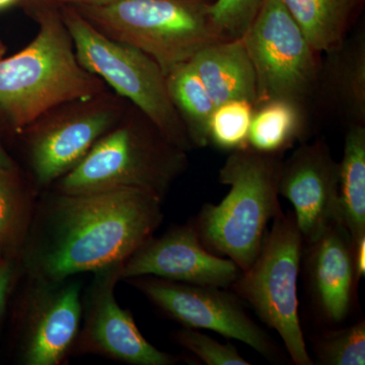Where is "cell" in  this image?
I'll list each match as a JSON object with an SVG mask.
<instances>
[{"instance_id": "28", "label": "cell", "mask_w": 365, "mask_h": 365, "mask_svg": "<svg viewBox=\"0 0 365 365\" xmlns=\"http://www.w3.org/2000/svg\"><path fill=\"white\" fill-rule=\"evenodd\" d=\"M353 248H354L355 273L359 280L364 277L365 272V239L357 242Z\"/></svg>"}, {"instance_id": "4", "label": "cell", "mask_w": 365, "mask_h": 365, "mask_svg": "<svg viewBox=\"0 0 365 365\" xmlns=\"http://www.w3.org/2000/svg\"><path fill=\"white\" fill-rule=\"evenodd\" d=\"M73 7L107 37L148 54L165 76L206 46L225 40L206 0H112Z\"/></svg>"}, {"instance_id": "17", "label": "cell", "mask_w": 365, "mask_h": 365, "mask_svg": "<svg viewBox=\"0 0 365 365\" xmlns=\"http://www.w3.org/2000/svg\"><path fill=\"white\" fill-rule=\"evenodd\" d=\"M190 63L216 106L230 101H247L256 108V78L242 38L206 46Z\"/></svg>"}, {"instance_id": "15", "label": "cell", "mask_w": 365, "mask_h": 365, "mask_svg": "<svg viewBox=\"0 0 365 365\" xmlns=\"http://www.w3.org/2000/svg\"><path fill=\"white\" fill-rule=\"evenodd\" d=\"M307 270L312 289L329 322L341 323L349 313L355 273L354 248L347 228L332 223L309 244Z\"/></svg>"}, {"instance_id": "8", "label": "cell", "mask_w": 365, "mask_h": 365, "mask_svg": "<svg viewBox=\"0 0 365 365\" xmlns=\"http://www.w3.org/2000/svg\"><path fill=\"white\" fill-rule=\"evenodd\" d=\"M242 40L256 78V107L273 100L304 107L318 91L319 54L279 0H264Z\"/></svg>"}, {"instance_id": "22", "label": "cell", "mask_w": 365, "mask_h": 365, "mask_svg": "<svg viewBox=\"0 0 365 365\" xmlns=\"http://www.w3.org/2000/svg\"><path fill=\"white\" fill-rule=\"evenodd\" d=\"M36 201L21 184L16 170H0V255L20 257Z\"/></svg>"}, {"instance_id": "5", "label": "cell", "mask_w": 365, "mask_h": 365, "mask_svg": "<svg viewBox=\"0 0 365 365\" xmlns=\"http://www.w3.org/2000/svg\"><path fill=\"white\" fill-rule=\"evenodd\" d=\"M186 168V151L151 122L125 124L101 137L73 169L54 182V190L74 194L137 188L163 201Z\"/></svg>"}, {"instance_id": "30", "label": "cell", "mask_w": 365, "mask_h": 365, "mask_svg": "<svg viewBox=\"0 0 365 365\" xmlns=\"http://www.w3.org/2000/svg\"><path fill=\"white\" fill-rule=\"evenodd\" d=\"M16 170V165H14V160L9 158L7 155L6 151L2 148L0 144V170Z\"/></svg>"}, {"instance_id": "23", "label": "cell", "mask_w": 365, "mask_h": 365, "mask_svg": "<svg viewBox=\"0 0 365 365\" xmlns=\"http://www.w3.org/2000/svg\"><path fill=\"white\" fill-rule=\"evenodd\" d=\"M255 106L247 101L216 106L209 122V144L230 153L248 148Z\"/></svg>"}, {"instance_id": "31", "label": "cell", "mask_w": 365, "mask_h": 365, "mask_svg": "<svg viewBox=\"0 0 365 365\" xmlns=\"http://www.w3.org/2000/svg\"><path fill=\"white\" fill-rule=\"evenodd\" d=\"M18 0H0V11L13 6Z\"/></svg>"}, {"instance_id": "13", "label": "cell", "mask_w": 365, "mask_h": 365, "mask_svg": "<svg viewBox=\"0 0 365 365\" xmlns=\"http://www.w3.org/2000/svg\"><path fill=\"white\" fill-rule=\"evenodd\" d=\"M278 193L294 206L295 222L309 244L341 222L339 163L324 139L302 144L283 160Z\"/></svg>"}, {"instance_id": "10", "label": "cell", "mask_w": 365, "mask_h": 365, "mask_svg": "<svg viewBox=\"0 0 365 365\" xmlns=\"http://www.w3.org/2000/svg\"><path fill=\"white\" fill-rule=\"evenodd\" d=\"M123 263L112 264L93 272L81 297V328L73 354H95L130 365H172L177 357L158 349L144 338L128 309L115 297Z\"/></svg>"}, {"instance_id": "33", "label": "cell", "mask_w": 365, "mask_h": 365, "mask_svg": "<svg viewBox=\"0 0 365 365\" xmlns=\"http://www.w3.org/2000/svg\"><path fill=\"white\" fill-rule=\"evenodd\" d=\"M2 259H4V257H2L1 255H0V261H1Z\"/></svg>"}, {"instance_id": "1", "label": "cell", "mask_w": 365, "mask_h": 365, "mask_svg": "<svg viewBox=\"0 0 365 365\" xmlns=\"http://www.w3.org/2000/svg\"><path fill=\"white\" fill-rule=\"evenodd\" d=\"M163 202L137 188L53 190L35 204L21 271L26 277L59 280L124 263L162 225Z\"/></svg>"}, {"instance_id": "27", "label": "cell", "mask_w": 365, "mask_h": 365, "mask_svg": "<svg viewBox=\"0 0 365 365\" xmlns=\"http://www.w3.org/2000/svg\"><path fill=\"white\" fill-rule=\"evenodd\" d=\"M19 266L16 259L4 258L0 261V322L6 311L7 299L16 279Z\"/></svg>"}, {"instance_id": "29", "label": "cell", "mask_w": 365, "mask_h": 365, "mask_svg": "<svg viewBox=\"0 0 365 365\" xmlns=\"http://www.w3.org/2000/svg\"><path fill=\"white\" fill-rule=\"evenodd\" d=\"M52 2H59V4H71V6H101L106 4L112 0H49Z\"/></svg>"}, {"instance_id": "21", "label": "cell", "mask_w": 365, "mask_h": 365, "mask_svg": "<svg viewBox=\"0 0 365 365\" xmlns=\"http://www.w3.org/2000/svg\"><path fill=\"white\" fill-rule=\"evenodd\" d=\"M304 132V107L285 100H273L255 108L249 146L265 153H283Z\"/></svg>"}, {"instance_id": "3", "label": "cell", "mask_w": 365, "mask_h": 365, "mask_svg": "<svg viewBox=\"0 0 365 365\" xmlns=\"http://www.w3.org/2000/svg\"><path fill=\"white\" fill-rule=\"evenodd\" d=\"M283 153L248 148L232 151L220 170V182L230 192L220 204H204L194 227L211 253L227 257L242 272L256 260L268 223L281 205L279 182Z\"/></svg>"}, {"instance_id": "26", "label": "cell", "mask_w": 365, "mask_h": 365, "mask_svg": "<svg viewBox=\"0 0 365 365\" xmlns=\"http://www.w3.org/2000/svg\"><path fill=\"white\" fill-rule=\"evenodd\" d=\"M175 339L185 349L193 353L208 365H249L230 343L222 344L196 329L184 328L175 334Z\"/></svg>"}, {"instance_id": "20", "label": "cell", "mask_w": 365, "mask_h": 365, "mask_svg": "<svg viewBox=\"0 0 365 365\" xmlns=\"http://www.w3.org/2000/svg\"><path fill=\"white\" fill-rule=\"evenodd\" d=\"M170 101L184 124L193 148L209 144V122L216 108L202 81L188 62L173 67L167 76Z\"/></svg>"}, {"instance_id": "18", "label": "cell", "mask_w": 365, "mask_h": 365, "mask_svg": "<svg viewBox=\"0 0 365 365\" xmlns=\"http://www.w3.org/2000/svg\"><path fill=\"white\" fill-rule=\"evenodd\" d=\"M340 222L353 247L365 239V125L351 124L339 163Z\"/></svg>"}, {"instance_id": "25", "label": "cell", "mask_w": 365, "mask_h": 365, "mask_svg": "<svg viewBox=\"0 0 365 365\" xmlns=\"http://www.w3.org/2000/svg\"><path fill=\"white\" fill-rule=\"evenodd\" d=\"M263 1L215 0L209 4V14L223 39H241L258 14Z\"/></svg>"}, {"instance_id": "19", "label": "cell", "mask_w": 365, "mask_h": 365, "mask_svg": "<svg viewBox=\"0 0 365 365\" xmlns=\"http://www.w3.org/2000/svg\"><path fill=\"white\" fill-rule=\"evenodd\" d=\"M314 51L327 53L347 37L359 0H279Z\"/></svg>"}, {"instance_id": "16", "label": "cell", "mask_w": 365, "mask_h": 365, "mask_svg": "<svg viewBox=\"0 0 365 365\" xmlns=\"http://www.w3.org/2000/svg\"><path fill=\"white\" fill-rule=\"evenodd\" d=\"M351 124L365 125V33L346 37L327 52L318 91Z\"/></svg>"}, {"instance_id": "2", "label": "cell", "mask_w": 365, "mask_h": 365, "mask_svg": "<svg viewBox=\"0 0 365 365\" xmlns=\"http://www.w3.org/2000/svg\"><path fill=\"white\" fill-rule=\"evenodd\" d=\"M39 32L25 49L0 59V112L21 132L57 106L88 102L105 90L102 79L79 63L61 13H37Z\"/></svg>"}, {"instance_id": "14", "label": "cell", "mask_w": 365, "mask_h": 365, "mask_svg": "<svg viewBox=\"0 0 365 365\" xmlns=\"http://www.w3.org/2000/svg\"><path fill=\"white\" fill-rule=\"evenodd\" d=\"M116 111L98 108L61 118L34 131L28 143L34 179L49 187L73 169L91 146L111 130Z\"/></svg>"}, {"instance_id": "6", "label": "cell", "mask_w": 365, "mask_h": 365, "mask_svg": "<svg viewBox=\"0 0 365 365\" xmlns=\"http://www.w3.org/2000/svg\"><path fill=\"white\" fill-rule=\"evenodd\" d=\"M61 16L81 66L129 98L170 143L184 151L194 148L157 62L133 46L105 36L73 6L63 7Z\"/></svg>"}, {"instance_id": "7", "label": "cell", "mask_w": 365, "mask_h": 365, "mask_svg": "<svg viewBox=\"0 0 365 365\" xmlns=\"http://www.w3.org/2000/svg\"><path fill=\"white\" fill-rule=\"evenodd\" d=\"M272 222L256 260L230 288L278 333L295 364L313 365L300 326L297 297L304 237L292 211H279Z\"/></svg>"}, {"instance_id": "12", "label": "cell", "mask_w": 365, "mask_h": 365, "mask_svg": "<svg viewBox=\"0 0 365 365\" xmlns=\"http://www.w3.org/2000/svg\"><path fill=\"white\" fill-rule=\"evenodd\" d=\"M242 270L230 259L203 246L194 223L176 225L158 237H151L124 262L121 280L138 276L225 288L232 287Z\"/></svg>"}, {"instance_id": "24", "label": "cell", "mask_w": 365, "mask_h": 365, "mask_svg": "<svg viewBox=\"0 0 365 365\" xmlns=\"http://www.w3.org/2000/svg\"><path fill=\"white\" fill-rule=\"evenodd\" d=\"M314 351L324 365H364L365 322L321 336Z\"/></svg>"}, {"instance_id": "32", "label": "cell", "mask_w": 365, "mask_h": 365, "mask_svg": "<svg viewBox=\"0 0 365 365\" xmlns=\"http://www.w3.org/2000/svg\"><path fill=\"white\" fill-rule=\"evenodd\" d=\"M4 53H6V47L0 42V59H2V57H4Z\"/></svg>"}, {"instance_id": "11", "label": "cell", "mask_w": 365, "mask_h": 365, "mask_svg": "<svg viewBox=\"0 0 365 365\" xmlns=\"http://www.w3.org/2000/svg\"><path fill=\"white\" fill-rule=\"evenodd\" d=\"M21 304V360L60 365L71 354L81 324L83 287L74 276L59 280L28 277Z\"/></svg>"}, {"instance_id": "9", "label": "cell", "mask_w": 365, "mask_h": 365, "mask_svg": "<svg viewBox=\"0 0 365 365\" xmlns=\"http://www.w3.org/2000/svg\"><path fill=\"white\" fill-rule=\"evenodd\" d=\"M125 281L184 328L213 331L241 341L271 361L280 359L279 350L268 333L249 316L239 297L225 288L188 284L155 276H138Z\"/></svg>"}]
</instances>
